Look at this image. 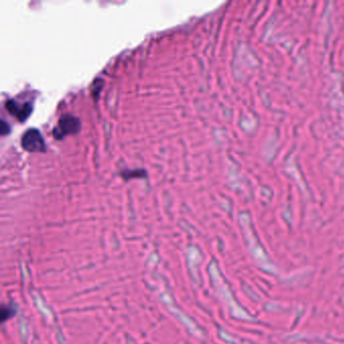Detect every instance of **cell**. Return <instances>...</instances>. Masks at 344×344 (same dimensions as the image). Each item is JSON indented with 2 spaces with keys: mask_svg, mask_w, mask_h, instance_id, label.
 I'll list each match as a JSON object with an SVG mask.
<instances>
[{
  "mask_svg": "<svg viewBox=\"0 0 344 344\" xmlns=\"http://www.w3.org/2000/svg\"><path fill=\"white\" fill-rule=\"evenodd\" d=\"M0 130H1V136L2 137H4L10 133V127H9L8 123L5 122V120L1 121V124H0Z\"/></svg>",
  "mask_w": 344,
  "mask_h": 344,
  "instance_id": "277c9868",
  "label": "cell"
},
{
  "mask_svg": "<svg viewBox=\"0 0 344 344\" xmlns=\"http://www.w3.org/2000/svg\"><path fill=\"white\" fill-rule=\"evenodd\" d=\"M21 147L28 153H45L47 151L45 140L36 128H28L22 135Z\"/></svg>",
  "mask_w": 344,
  "mask_h": 344,
  "instance_id": "7a4b0ae2",
  "label": "cell"
},
{
  "mask_svg": "<svg viewBox=\"0 0 344 344\" xmlns=\"http://www.w3.org/2000/svg\"><path fill=\"white\" fill-rule=\"evenodd\" d=\"M80 130L81 121L78 117L72 114H64L60 117L58 126L54 128L53 135L56 140H62L67 136L78 134Z\"/></svg>",
  "mask_w": 344,
  "mask_h": 344,
  "instance_id": "6da1fadb",
  "label": "cell"
},
{
  "mask_svg": "<svg viewBox=\"0 0 344 344\" xmlns=\"http://www.w3.org/2000/svg\"><path fill=\"white\" fill-rule=\"evenodd\" d=\"M5 108L11 115L15 116L21 122L27 119L32 111V106L30 103L18 104L14 100H7L5 102Z\"/></svg>",
  "mask_w": 344,
  "mask_h": 344,
  "instance_id": "3957f363",
  "label": "cell"
}]
</instances>
